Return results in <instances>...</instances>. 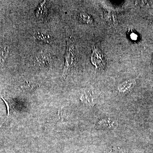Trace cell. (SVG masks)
Instances as JSON below:
<instances>
[{"instance_id":"obj_3","label":"cell","mask_w":153,"mask_h":153,"mask_svg":"<svg viewBox=\"0 0 153 153\" xmlns=\"http://www.w3.org/2000/svg\"><path fill=\"white\" fill-rule=\"evenodd\" d=\"M91 60L97 68L102 67L104 63L103 54L98 49H94L91 56Z\"/></svg>"},{"instance_id":"obj_2","label":"cell","mask_w":153,"mask_h":153,"mask_svg":"<svg viewBox=\"0 0 153 153\" xmlns=\"http://www.w3.org/2000/svg\"><path fill=\"white\" fill-rule=\"evenodd\" d=\"M36 61L39 66L42 67H48L51 65V57L50 55L46 52H41L36 56Z\"/></svg>"},{"instance_id":"obj_11","label":"cell","mask_w":153,"mask_h":153,"mask_svg":"<svg viewBox=\"0 0 153 153\" xmlns=\"http://www.w3.org/2000/svg\"><path fill=\"white\" fill-rule=\"evenodd\" d=\"M4 122H5V121H4ZM4 123H3L2 124H1V126H0V128H1V126H2V125L3 124V123H4Z\"/></svg>"},{"instance_id":"obj_7","label":"cell","mask_w":153,"mask_h":153,"mask_svg":"<svg viewBox=\"0 0 153 153\" xmlns=\"http://www.w3.org/2000/svg\"><path fill=\"white\" fill-rule=\"evenodd\" d=\"M33 37L35 39L40 41H43L46 43H49L50 42L51 38L49 36H46L40 32H37L34 33Z\"/></svg>"},{"instance_id":"obj_6","label":"cell","mask_w":153,"mask_h":153,"mask_svg":"<svg viewBox=\"0 0 153 153\" xmlns=\"http://www.w3.org/2000/svg\"><path fill=\"white\" fill-rule=\"evenodd\" d=\"M136 84V82L134 79L126 81L122 83L118 88L119 91L122 93L128 91L132 88Z\"/></svg>"},{"instance_id":"obj_9","label":"cell","mask_w":153,"mask_h":153,"mask_svg":"<svg viewBox=\"0 0 153 153\" xmlns=\"http://www.w3.org/2000/svg\"><path fill=\"white\" fill-rule=\"evenodd\" d=\"M0 95H1V98L3 100V101L4 102L5 104L6 105V106H7V117H8L10 114V105H9V103L4 98V97H3L1 95V94H0Z\"/></svg>"},{"instance_id":"obj_12","label":"cell","mask_w":153,"mask_h":153,"mask_svg":"<svg viewBox=\"0 0 153 153\" xmlns=\"http://www.w3.org/2000/svg\"><path fill=\"white\" fill-rule=\"evenodd\" d=\"M152 62H153V61H152Z\"/></svg>"},{"instance_id":"obj_8","label":"cell","mask_w":153,"mask_h":153,"mask_svg":"<svg viewBox=\"0 0 153 153\" xmlns=\"http://www.w3.org/2000/svg\"><path fill=\"white\" fill-rule=\"evenodd\" d=\"M79 19L84 23H89L92 22V19L89 15L86 13H80L79 15Z\"/></svg>"},{"instance_id":"obj_4","label":"cell","mask_w":153,"mask_h":153,"mask_svg":"<svg viewBox=\"0 0 153 153\" xmlns=\"http://www.w3.org/2000/svg\"><path fill=\"white\" fill-rule=\"evenodd\" d=\"M46 1H44L40 4L36 13V16L38 19L44 22L47 21L48 10L46 6Z\"/></svg>"},{"instance_id":"obj_1","label":"cell","mask_w":153,"mask_h":153,"mask_svg":"<svg viewBox=\"0 0 153 153\" xmlns=\"http://www.w3.org/2000/svg\"><path fill=\"white\" fill-rule=\"evenodd\" d=\"M67 45L66 53L65 54V66L63 69V75L65 78L68 74V71L73 66L74 63V46L73 41L70 37H67Z\"/></svg>"},{"instance_id":"obj_5","label":"cell","mask_w":153,"mask_h":153,"mask_svg":"<svg viewBox=\"0 0 153 153\" xmlns=\"http://www.w3.org/2000/svg\"><path fill=\"white\" fill-rule=\"evenodd\" d=\"M10 47L7 44L0 46V66L4 67L10 52Z\"/></svg>"},{"instance_id":"obj_10","label":"cell","mask_w":153,"mask_h":153,"mask_svg":"<svg viewBox=\"0 0 153 153\" xmlns=\"http://www.w3.org/2000/svg\"><path fill=\"white\" fill-rule=\"evenodd\" d=\"M130 37L132 40H134L135 41V40H136L137 38V36L135 33H132L131 34Z\"/></svg>"}]
</instances>
